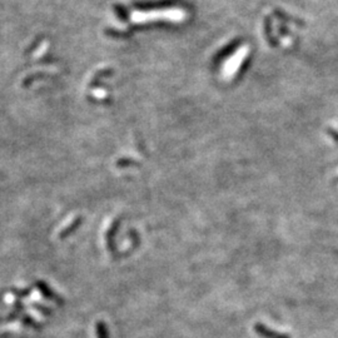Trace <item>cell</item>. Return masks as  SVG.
Instances as JSON below:
<instances>
[{
  "instance_id": "6da1fadb",
  "label": "cell",
  "mask_w": 338,
  "mask_h": 338,
  "mask_svg": "<svg viewBox=\"0 0 338 338\" xmlns=\"http://www.w3.org/2000/svg\"><path fill=\"white\" fill-rule=\"evenodd\" d=\"M119 228H120V220L117 218V220L113 222L112 226L109 227V229L107 231V234H105L107 248L112 254H114L115 251H117V245H115V238H117Z\"/></svg>"
},
{
  "instance_id": "7a4b0ae2",
  "label": "cell",
  "mask_w": 338,
  "mask_h": 338,
  "mask_svg": "<svg viewBox=\"0 0 338 338\" xmlns=\"http://www.w3.org/2000/svg\"><path fill=\"white\" fill-rule=\"evenodd\" d=\"M253 329H254V332H256V333L262 338H291L288 334L282 333V332L274 331V329L269 328V327H267L266 324L261 323V322H258V323L254 324Z\"/></svg>"
},
{
  "instance_id": "3957f363",
  "label": "cell",
  "mask_w": 338,
  "mask_h": 338,
  "mask_svg": "<svg viewBox=\"0 0 338 338\" xmlns=\"http://www.w3.org/2000/svg\"><path fill=\"white\" fill-rule=\"evenodd\" d=\"M80 224H82V218H77V220H74L72 222V224H70L69 227H67V228H64L63 231H62V233H60V237L62 239H63V238H67V237H69L70 234L73 233V232L74 231H77L78 228H79L80 227Z\"/></svg>"
},
{
  "instance_id": "277c9868",
  "label": "cell",
  "mask_w": 338,
  "mask_h": 338,
  "mask_svg": "<svg viewBox=\"0 0 338 338\" xmlns=\"http://www.w3.org/2000/svg\"><path fill=\"white\" fill-rule=\"evenodd\" d=\"M97 337L98 338H109V331H108L107 324L103 321H99L96 326Z\"/></svg>"
}]
</instances>
